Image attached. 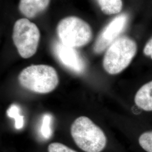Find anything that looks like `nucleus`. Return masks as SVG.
Masks as SVG:
<instances>
[{"label":"nucleus","instance_id":"13","mask_svg":"<svg viewBox=\"0 0 152 152\" xmlns=\"http://www.w3.org/2000/svg\"><path fill=\"white\" fill-rule=\"evenodd\" d=\"M140 146L147 152H152V131L143 133L139 139Z\"/></svg>","mask_w":152,"mask_h":152},{"label":"nucleus","instance_id":"10","mask_svg":"<svg viewBox=\"0 0 152 152\" xmlns=\"http://www.w3.org/2000/svg\"><path fill=\"white\" fill-rule=\"evenodd\" d=\"M102 11L107 15L119 13L122 9V0H98Z\"/></svg>","mask_w":152,"mask_h":152},{"label":"nucleus","instance_id":"12","mask_svg":"<svg viewBox=\"0 0 152 152\" xmlns=\"http://www.w3.org/2000/svg\"><path fill=\"white\" fill-rule=\"evenodd\" d=\"M51 120L52 118L50 114H46L44 115L41 128V132L42 135L46 139H49L52 135V131L51 128Z\"/></svg>","mask_w":152,"mask_h":152},{"label":"nucleus","instance_id":"2","mask_svg":"<svg viewBox=\"0 0 152 152\" xmlns=\"http://www.w3.org/2000/svg\"><path fill=\"white\" fill-rule=\"evenodd\" d=\"M18 80L22 87L39 94L53 91L59 83L55 68L44 64L31 65L24 68L20 73Z\"/></svg>","mask_w":152,"mask_h":152},{"label":"nucleus","instance_id":"3","mask_svg":"<svg viewBox=\"0 0 152 152\" xmlns=\"http://www.w3.org/2000/svg\"><path fill=\"white\" fill-rule=\"evenodd\" d=\"M137 51L136 42L128 37H121L115 39L108 48L104 56L105 71L110 75H117L126 69Z\"/></svg>","mask_w":152,"mask_h":152},{"label":"nucleus","instance_id":"15","mask_svg":"<svg viewBox=\"0 0 152 152\" xmlns=\"http://www.w3.org/2000/svg\"><path fill=\"white\" fill-rule=\"evenodd\" d=\"M144 53L145 55L150 56L152 59V38L146 44L144 49Z\"/></svg>","mask_w":152,"mask_h":152},{"label":"nucleus","instance_id":"11","mask_svg":"<svg viewBox=\"0 0 152 152\" xmlns=\"http://www.w3.org/2000/svg\"><path fill=\"white\" fill-rule=\"evenodd\" d=\"M20 110L19 107L14 104L7 110V115L15 120V127L18 130L21 129L24 126V117L20 114Z\"/></svg>","mask_w":152,"mask_h":152},{"label":"nucleus","instance_id":"7","mask_svg":"<svg viewBox=\"0 0 152 152\" xmlns=\"http://www.w3.org/2000/svg\"><path fill=\"white\" fill-rule=\"evenodd\" d=\"M55 52L60 62L69 69L78 73L84 71V61L75 48L59 42L55 45Z\"/></svg>","mask_w":152,"mask_h":152},{"label":"nucleus","instance_id":"8","mask_svg":"<svg viewBox=\"0 0 152 152\" xmlns=\"http://www.w3.org/2000/svg\"><path fill=\"white\" fill-rule=\"evenodd\" d=\"M50 0H20L19 11L28 18H33L45 11Z\"/></svg>","mask_w":152,"mask_h":152},{"label":"nucleus","instance_id":"6","mask_svg":"<svg viewBox=\"0 0 152 152\" xmlns=\"http://www.w3.org/2000/svg\"><path fill=\"white\" fill-rule=\"evenodd\" d=\"M128 20L126 14H121L115 18L105 27L96 39L94 50L100 54L112 44L125 29Z\"/></svg>","mask_w":152,"mask_h":152},{"label":"nucleus","instance_id":"5","mask_svg":"<svg viewBox=\"0 0 152 152\" xmlns=\"http://www.w3.org/2000/svg\"><path fill=\"white\" fill-rule=\"evenodd\" d=\"M12 37L23 58H29L36 54L40 39V32L34 23L26 18L18 20L14 26Z\"/></svg>","mask_w":152,"mask_h":152},{"label":"nucleus","instance_id":"9","mask_svg":"<svg viewBox=\"0 0 152 152\" xmlns=\"http://www.w3.org/2000/svg\"><path fill=\"white\" fill-rule=\"evenodd\" d=\"M136 105L145 111H152V81L143 85L135 97Z\"/></svg>","mask_w":152,"mask_h":152},{"label":"nucleus","instance_id":"14","mask_svg":"<svg viewBox=\"0 0 152 152\" xmlns=\"http://www.w3.org/2000/svg\"><path fill=\"white\" fill-rule=\"evenodd\" d=\"M48 152H77L59 142H53L48 147Z\"/></svg>","mask_w":152,"mask_h":152},{"label":"nucleus","instance_id":"1","mask_svg":"<svg viewBox=\"0 0 152 152\" xmlns=\"http://www.w3.org/2000/svg\"><path fill=\"white\" fill-rule=\"evenodd\" d=\"M71 135L76 145L85 152H101L107 144L103 130L89 118H77L71 127Z\"/></svg>","mask_w":152,"mask_h":152},{"label":"nucleus","instance_id":"4","mask_svg":"<svg viewBox=\"0 0 152 152\" xmlns=\"http://www.w3.org/2000/svg\"><path fill=\"white\" fill-rule=\"evenodd\" d=\"M56 32L61 43L73 48L86 45L92 38L90 26L76 16H68L61 19L58 24Z\"/></svg>","mask_w":152,"mask_h":152}]
</instances>
